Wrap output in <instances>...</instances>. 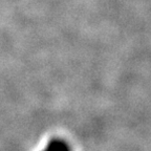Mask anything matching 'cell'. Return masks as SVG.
Wrapping results in <instances>:
<instances>
[{
  "instance_id": "cell-1",
  "label": "cell",
  "mask_w": 151,
  "mask_h": 151,
  "mask_svg": "<svg viewBox=\"0 0 151 151\" xmlns=\"http://www.w3.org/2000/svg\"><path fill=\"white\" fill-rule=\"evenodd\" d=\"M46 151H52V147H50V148H48V149H47V150Z\"/></svg>"
}]
</instances>
